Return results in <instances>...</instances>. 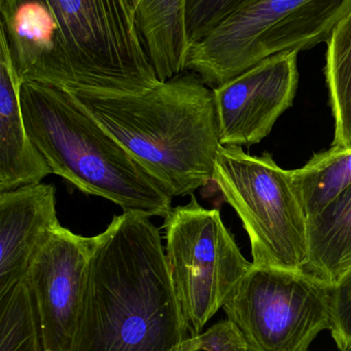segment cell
<instances>
[{
    "label": "cell",
    "mask_w": 351,
    "mask_h": 351,
    "mask_svg": "<svg viewBox=\"0 0 351 351\" xmlns=\"http://www.w3.org/2000/svg\"><path fill=\"white\" fill-rule=\"evenodd\" d=\"M96 237L70 351H171L188 339L150 217L123 213Z\"/></svg>",
    "instance_id": "cell-1"
},
{
    "label": "cell",
    "mask_w": 351,
    "mask_h": 351,
    "mask_svg": "<svg viewBox=\"0 0 351 351\" xmlns=\"http://www.w3.org/2000/svg\"><path fill=\"white\" fill-rule=\"evenodd\" d=\"M173 197L214 179L220 143L214 90L185 70L142 94L71 93Z\"/></svg>",
    "instance_id": "cell-2"
},
{
    "label": "cell",
    "mask_w": 351,
    "mask_h": 351,
    "mask_svg": "<svg viewBox=\"0 0 351 351\" xmlns=\"http://www.w3.org/2000/svg\"><path fill=\"white\" fill-rule=\"evenodd\" d=\"M21 108L27 133L53 174L82 193L105 198L148 217L167 216L173 196L67 90L23 82Z\"/></svg>",
    "instance_id": "cell-3"
},
{
    "label": "cell",
    "mask_w": 351,
    "mask_h": 351,
    "mask_svg": "<svg viewBox=\"0 0 351 351\" xmlns=\"http://www.w3.org/2000/svg\"><path fill=\"white\" fill-rule=\"evenodd\" d=\"M351 0H260L192 45L187 70L214 88L271 56L328 41Z\"/></svg>",
    "instance_id": "cell-4"
},
{
    "label": "cell",
    "mask_w": 351,
    "mask_h": 351,
    "mask_svg": "<svg viewBox=\"0 0 351 351\" xmlns=\"http://www.w3.org/2000/svg\"><path fill=\"white\" fill-rule=\"evenodd\" d=\"M63 43L70 93L142 94L160 84L131 0H47Z\"/></svg>",
    "instance_id": "cell-5"
},
{
    "label": "cell",
    "mask_w": 351,
    "mask_h": 351,
    "mask_svg": "<svg viewBox=\"0 0 351 351\" xmlns=\"http://www.w3.org/2000/svg\"><path fill=\"white\" fill-rule=\"evenodd\" d=\"M212 181L242 221L253 265L304 271L308 218L291 171L268 152L251 156L242 147L222 145Z\"/></svg>",
    "instance_id": "cell-6"
},
{
    "label": "cell",
    "mask_w": 351,
    "mask_h": 351,
    "mask_svg": "<svg viewBox=\"0 0 351 351\" xmlns=\"http://www.w3.org/2000/svg\"><path fill=\"white\" fill-rule=\"evenodd\" d=\"M164 219L171 280L190 337H195L253 264L241 253L220 210L203 208L194 194L189 204L171 208Z\"/></svg>",
    "instance_id": "cell-7"
},
{
    "label": "cell",
    "mask_w": 351,
    "mask_h": 351,
    "mask_svg": "<svg viewBox=\"0 0 351 351\" xmlns=\"http://www.w3.org/2000/svg\"><path fill=\"white\" fill-rule=\"evenodd\" d=\"M249 351H308L332 326V288L306 271L257 267L223 307Z\"/></svg>",
    "instance_id": "cell-8"
},
{
    "label": "cell",
    "mask_w": 351,
    "mask_h": 351,
    "mask_svg": "<svg viewBox=\"0 0 351 351\" xmlns=\"http://www.w3.org/2000/svg\"><path fill=\"white\" fill-rule=\"evenodd\" d=\"M97 237L62 226L35 256L25 280L34 298L45 351H70Z\"/></svg>",
    "instance_id": "cell-9"
},
{
    "label": "cell",
    "mask_w": 351,
    "mask_h": 351,
    "mask_svg": "<svg viewBox=\"0 0 351 351\" xmlns=\"http://www.w3.org/2000/svg\"><path fill=\"white\" fill-rule=\"evenodd\" d=\"M298 84V51H286L212 88L222 145L249 147L263 141L292 106Z\"/></svg>",
    "instance_id": "cell-10"
},
{
    "label": "cell",
    "mask_w": 351,
    "mask_h": 351,
    "mask_svg": "<svg viewBox=\"0 0 351 351\" xmlns=\"http://www.w3.org/2000/svg\"><path fill=\"white\" fill-rule=\"evenodd\" d=\"M61 227L53 185L0 192V296L24 280L35 256Z\"/></svg>",
    "instance_id": "cell-11"
},
{
    "label": "cell",
    "mask_w": 351,
    "mask_h": 351,
    "mask_svg": "<svg viewBox=\"0 0 351 351\" xmlns=\"http://www.w3.org/2000/svg\"><path fill=\"white\" fill-rule=\"evenodd\" d=\"M22 84L0 37V192L41 183L53 174L27 133L21 108Z\"/></svg>",
    "instance_id": "cell-12"
},
{
    "label": "cell",
    "mask_w": 351,
    "mask_h": 351,
    "mask_svg": "<svg viewBox=\"0 0 351 351\" xmlns=\"http://www.w3.org/2000/svg\"><path fill=\"white\" fill-rule=\"evenodd\" d=\"M308 263L304 271L337 286L351 271V185L308 216Z\"/></svg>",
    "instance_id": "cell-13"
},
{
    "label": "cell",
    "mask_w": 351,
    "mask_h": 351,
    "mask_svg": "<svg viewBox=\"0 0 351 351\" xmlns=\"http://www.w3.org/2000/svg\"><path fill=\"white\" fill-rule=\"evenodd\" d=\"M187 0H140L136 24L160 82L187 70L190 45L185 30Z\"/></svg>",
    "instance_id": "cell-14"
},
{
    "label": "cell",
    "mask_w": 351,
    "mask_h": 351,
    "mask_svg": "<svg viewBox=\"0 0 351 351\" xmlns=\"http://www.w3.org/2000/svg\"><path fill=\"white\" fill-rule=\"evenodd\" d=\"M291 172L308 218L351 185V149L332 146Z\"/></svg>",
    "instance_id": "cell-15"
},
{
    "label": "cell",
    "mask_w": 351,
    "mask_h": 351,
    "mask_svg": "<svg viewBox=\"0 0 351 351\" xmlns=\"http://www.w3.org/2000/svg\"><path fill=\"white\" fill-rule=\"evenodd\" d=\"M325 73L335 121V147L351 149V10L327 41Z\"/></svg>",
    "instance_id": "cell-16"
},
{
    "label": "cell",
    "mask_w": 351,
    "mask_h": 351,
    "mask_svg": "<svg viewBox=\"0 0 351 351\" xmlns=\"http://www.w3.org/2000/svg\"><path fill=\"white\" fill-rule=\"evenodd\" d=\"M0 351H45L34 298L25 278L0 296Z\"/></svg>",
    "instance_id": "cell-17"
},
{
    "label": "cell",
    "mask_w": 351,
    "mask_h": 351,
    "mask_svg": "<svg viewBox=\"0 0 351 351\" xmlns=\"http://www.w3.org/2000/svg\"><path fill=\"white\" fill-rule=\"evenodd\" d=\"M260 0H187L185 30L190 45H195L225 21Z\"/></svg>",
    "instance_id": "cell-18"
},
{
    "label": "cell",
    "mask_w": 351,
    "mask_h": 351,
    "mask_svg": "<svg viewBox=\"0 0 351 351\" xmlns=\"http://www.w3.org/2000/svg\"><path fill=\"white\" fill-rule=\"evenodd\" d=\"M197 339L200 351H249L242 334L228 319L214 324Z\"/></svg>",
    "instance_id": "cell-19"
},
{
    "label": "cell",
    "mask_w": 351,
    "mask_h": 351,
    "mask_svg": "<svg viewBox=\"0 0 351 351\" xmlns=\"http://www.w3.org/2000/svg\"><path fill=\"white\" fill-rule=\"evenodd\" d=\"M171 351H200L197 336L189 337Z\"/></svg>",
    "instance_id": "cell-20"
},
{
    "label": "cell",
    "mask_w": 351,
    "mask_h": 351,
    "mask_svg": "<svg viewBox=\"0 0 351 351\" xmlns=\"http://www.w3.org/2000/svg\"><path fill=\"white\" fill-rule=\"evenodd\" d=\"M132 3H133L134 8L137 6V4L139 3L140 0H131Z\"/></svg>",
    "instance_id": "cell-21"
}]
</instances>
